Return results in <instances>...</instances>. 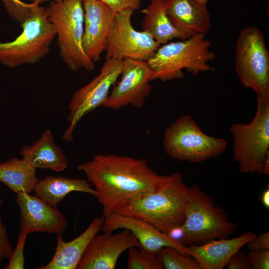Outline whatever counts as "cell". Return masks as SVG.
Segmentation results:
<instances>
[{"label":"cell","mask_w":269,"mask_h":269,"mask_svg":"<svg viewBox=\"0 0 269 269\" xmlns=\"http://www.w3.org/2000/svg\"><path fill=\"white\" fill-rule=\"evenodd\" d=\"M77 169L95 187L104 217L154 190L164 177L151 169L146 159L114 154L95 155Z\"/></svg>","instance_id":"obj_1"},{"label":"cell","mask_w":269,"mask_h":269,"mask_svg":"<svg viewBox=\"0 0 269 269\" xmlns=\"http://www.w3.org/2000/svg\"><path fill=\"white\" fill-rule=\"evenodd\" d=\"M190 192V186L177 171L164 175L156 189L120 207L116 213L144 220L167 234L183 224Z\"/></svg>","instance_id":"obj_2"},{"label":"cell","mask_w":269,"mask_h":269,"mask_svg":"<svg viewBox=\"0 0 269 269\" xmlns=\"http://www.w3.org/2000/svg\"><path fill=\"white\" fill-rule=\"evenodd\" d=\"M211 45L202 34L161 45L147 61L153 72L152 80L165 82L182 79L183 69L194 75L213 70L208 63L215 58Z\"/></svg>","instance_id":"obj_3"},{"label":"cell","mask_w":269,"mask_h":269,"mask_svg":"<svg viewBox=\"0 0 269 269\" xmlns=\"http://www.w3.org/2000/svg\"><path fill=\"white\" fill-rule=\"evenodd\" d=\"M233 159L244 173L269 174V95L257 97V108L249 123L232 125Z\"/></svg>","instance_id":"obj_4"},{"label":"cell","mask_w":269,"mask_h":269,"mask_svg":"<svg viewBox=\"0 0 269 269\" xmlns=\"http://www.w3.org/2000/svg\"><path fill=\"white\" fill-rule=\"evenodd\" d=\"M49 20L57 36V44L63 62L72 71L81 68L92 71L95 62L83 46L84 9L82 0L50 2L46 8Z\"/></svg>","instance_id":"obj_5"},{"label":"cell","mask_w":269,"mask_h":269,"mask_svg":"<svg viewBox=\"0 0 269 269\" xmlns=\"http://www.w3.org/2000/svg\"><path fill=\"white\" fill-rule=\"evenodd\" d=\"M32 3L28 16L20 25L21 33L11 41L0 42V62L10 68L38 63L48 54L56 37L46 9Z\"/></svg>","instance_id":"obj_6"},{"label":"cell","mask_w":269,"mask_h":269,"mask_svg":"<svg viewBox=\"0 0 269 269\" xmlns=\"http://www.w3.org/2000/svg\"><path fill=\"white\" fill-rule=\"evenodd\" d=\"M190 189L185 219L181 225L184 232L183 245H201L234 234L238 225L230 221L225 210L198 186L192 185Z\"/></svg>","instance_id":"obj_7"},{"label":"cell","mask_w":269,"mask_h":269,"mask_svg":"<svg viewBox=\"0 0 269 269\" xmlns=\"http://www.w3.org/2000/svg\"><path fill=\"white\" fill-rule=\"evenodd\" d=\"M162 143L171 157L192 163L216 157L227 147L225 139L205 134L190 115L179 117L166 129Z\"/></svg>","instance_id":"obj_8"},{"label":"cell","mask_w":269,"mask_h":269,"mask_svg":"<svg viewBox=\"0 0 269 269\" xmlns=\"http://www.w3.org/2000/svg\"><path fill=\"white\" fill-rule=\"evenodd\" d=\"M235 70L242 85L257 97L269 95V52L263 33L255 26H246L239 34Z\"/></svg>","instance_id":"obj_9"},{"label":"cell","mask_w":269,"mask_h":269,"mask_svg":"<svg viewBox=\"0 0 269 269\" xmlns=\"http://www.w3.org/2000/svg\"><path fill=\"white\" fill-rule=\"evenodd\" d=\"M123 65V60H106L99 74L73 93L68 107L69 126L63 134V141H72L74 131L81 119L98 107L103 106L111 87L121 75Z\"/></svg>","instance_id":"obj_10"},{"label":"cell","mask_w":269,"mask_h":269,"mask_svg":"<svg viewBox=\"0 0 269 269\" xmlns=\"http://www.w3.org/2000/svg\"><path fill=\"white\" fill-rule=\"evenodd\" d=\"M132 10L116 12L106 49V60L132 59L147 61L161 45L147 32L135 30Z\"/></svg>","instance_id":"obj_11"},{"label":"cell","mask_w":269,"mask_h":269,"mask_svg":"<svg viewBox=\"0 0 269 269\" xmlns=\"http://www.w3.org/2000/svg\"><path fill=\"white\" fill-rule=\"evenodd\" d=\"M153 72L147 61L123 60L121 80L110 92L103 107L117 110L126 106L143 107L151 91Z\"/></svg>","instance_id":"obj_12"},{"label":"cell","mask_w":269,"mask_h":269,"mask_svg":"<svg viewBox=\"0 0 269 269\" xmlns=\"http://www.w3.org/2000/svg\"><path fill=\"white\" fill-rule=\"evenodd\" d=\"M133 247L140 248L136 238L128 229L117 234L105 232L97 234L86 248L76 269H114L122 253Z\"/></svg>","instance_id":"obj_13"},{"label":"cell","mask_w":269,"mask_h":269,"mask_svg":"<svg viewBox=\"0 0 269 269\" xmlns=\"http://www.w3.org/2000/svg\"><path fill=\"white\" fill-rule=\"evenodd\" d=\"M83 46L87 56L99 61L106 51L116 12L100 0H83Z\"/></svg>","instance_id":"obj_14"},{"label":"cell","mask_w":269,"mask_h":269,"mask_svg":"<svg viewBox=\"0 0 269 269\" xmlns=\"http://www.w3.org/2000/svg\"><path fill=\"white\" fill-rule=\"evenodd\" d=\"M15 201L20 213V231L28 234L48 232L58 235L66 230L67 220L56 207L25 192L16 194Z\"/></svg>","instance_id":"obj_15"},{"label":"cell","mask_w":269,"mask_h":269,"mask_svg":"<svg viewBox=\"0 0 269 269\" xmlns=\"http://www.w3.org/2000/svg\"><path fill=\"white\" fill-rule=\"evenodd\" d=\"M120 229L130 230L137 239L140 248L151 253L159 254L163 248L171 247L188 255L186 246L173 241L166 234L144 220L116 212L105 217L101 230L103 232Z\"/></svg>","instance_id":"obj_16"},{"label":"cell","mask_w":269,"mask_h":269,"mask_svg":"<svg viewBox=\"0 0 269 269\" xmlns=\"http://www.w3.org/2000/svg\"><path fill=\"white\" fill-rule=\"evenodd\" d=\"M256 235L253 232H248L230 239H217L186 247L188 255L196 260L201 269H223L232 256Z\"/></svg>","instance_id":"obj_17"},{"label":"cell","mask_w":269,"mask_h":269,"mask_svg":"<svg viewBox=\"0 0 269 269\" xmlns=\"http://www.w3.org/2000/svg\"><path fill=\"white\" fill-rule=\"evenodd\" d=\"M167 15L175 27L189 37L206 35L211 27L210 15L206 6L194 0H166Z\"/></svg>","instance_id":"obj_18"},{"label":"cell","mask_w":269,"mask_h":269,"mask_svg":"<svg viewBox=\"0 0 269 269\" xmlns=\"http://www.w3.org/2000/svg\"><path fill=\"white\" fill-rule=\"evenodd\" d=\"M105 217L94 218L86 230L76 238L65 242L61 234L57 235V246L51 260L38 269H76L91 240L102 230Z\"/></svg>","instance_id":"obj_19"},{"label":"cell","mask_w":269,"mask_h":269,"mask_svg":"<svg viewBox=\"0 0 269 269\" xmlns=\"http://www.w3.org/2000/svg\"><path fill=\"white\" fill-rule=\"evenodd\" d=\"M19 153L24 160L35 168L60 172L67 166L66 155L63 149L55 143L50 130H45L40 138L31 145L23 146Z\"/></svg>","instance_id":"obj_20"},{"label":"cell","mask_w":269,"mask_h":269,"mask_svg":"<svg viewBox=\"0 0 269 269\" xmlns=\"http://www.w3.org/2000/svg\"><path fill=\"white\" fill-rule=\"evenodd\" d=\"M166 0H151L141 12L144 14L142 30L147 32L160 45L174 38L185 40L190 37L172 24L166 9Z\"/></svg>","instance_id":"obj_21"},{"label":"cell","mask_w":269,"mask_h":269,"mask_svg":"<svg viewBox=\"0 0 269 269\" xmlns=\"http://www.w3.org/2000/svg\"><path fill=\"white\" fill-rule=\"evenodd\" d=\"M34 191L36 196L54 207L68 193L73 191L97 195L96 190L91 187L88 180L53 176L39 180Z\"/></svg>","instance_id":"obj_22"},{"label":"cell","mask_w":269,"mask_h":269,"mask_svg":"<svg viewBox=\"0 0 269 269\" xmlns=\"http://www.w3.org/2000/svg\"><path fill=\"white\" fill-rule=\"evenodd\" d=\"M36 169L23 158L12 157L0 163V181L15 193L30 194L39 181Z\"/></svg>","instance_id":"obj_23"},{"label":"cell","mask_w":269,"mask_h":269,"mask_svg":"<svg viewBox=\"0 0 269 269\" xmlns=\"http://www.w3.org/2000/svg\"><path fill=\"white\" fill-rule=\"evenodd\" d=\"M127 268L128 269H164L159 254H154L141 248L129 249Z\"/></svg>","instance_id":"obj_24"},{"label":"cell","mask_w":269,"mask_h":269,"mask_svg":"<svg viewBox=\"0 0 269 269\" xmlns=\"http://www.w3.org/2000/svg\"><path fill=\"white\" fill-rule=\"evenodd\" d=\"M160 256L165 269H201L199 264L193 257L171 247L163 248Z\"/></svg>","instance_id":"obj_25"},{"label":"cell","mask_w":269,"mask_h":269,"mask_svg":"<svg viewBox=\"0 0 269 269\" xmlns=\"http://www.w3.org/2000/svg\"><path fill=\"white\" fill-rule=\"evenodd\" d=\"M10 17L21 25L28 16L32 3L21 0H1Z\"/></svg>","instance_id":"obj_26"},{"label":"cell","mask_w":269,"mask_h":269,"mask_svg":"<svg viewBox=\"0 0 269 269\" xmlns=\"http://www.w3.org/2000/svg\"><path fill=\"white\" fill-rule=\"evenodd\" d=\"M28 234L20 231L15 248L12 251L9 263L5 269H23L24 268V248Z\"/></svg>","instance_id":"obj_27"},{"label":"cell","mask_w":269,"mask_h":269,"mask_svg":"<svg viewBox=\"0 0 269 269\" xmlns=\"http://www.w3.org/2000/svg\"><path fill=\"white\" fill-rule=\"evenodd\" d=\"M3 204L0 197V261L9 259L12 252V248L9 241L6 226L3 224L0 215V209Z\"/></svg>","instance_id":"obj_28"},{"label":"cell","mask_w":269,"mask_h":269,"mask_svg":"<svg viewBox=\"0 0 269 269\" xmlns=\"http://www.w3.org/2000/svg\"><path fill=\"white\" fill-rule=\"evenodd\" d=\"M247 256L253 269H269V249L250 251Z\"/></svg>","instance_id":"obj_29"},{"label":"cell","mask_w":269,"mask_h":269,"mask_svg":"<svg viewBox=\"0 0 269 269\" xmlns=\"http://www.w3.org/2000/svg\"><path fill=\"white\" fill-rule=\"evenodd\" d=\"M118 12L125 10L134 11L140 8L142 0H100Z\"/></svg>","instance_id":"obj_30"},{"label":"cell","mask_w":269,"mask_h":269,"mask_svg":"<svg viewBox=\"0 0 269 269\" xmlns=\"http://www.w3.org/2000/svg\"><path fill=\"white\" fill-rule=\"evenodd\" d=\"M227 267L228 269H253L247 254L240 249L232 256Z\"/></svg>","instance_id":"obj_31"},{"label":"cell","mask_w":269,"mask_h":269,"mask_svg":"<svg viewBox=\"0 0 269 269\" xmlns=\"http://www.w3.org/2000/svg\"><path fill=\"white\" fill-rule=\"evenodd\" d=\"M247 245L251 251L269 249V232L256 235Z\"/></svg>","instance_id":"obj_32"},{"label":"cell","mask_w":269,"mask_h":269,"mask_svg":"<svg viewBox=\"0 0 269 269\" xmlns=\"http://www.w3.org/2000/svg\"><path fill=\"white\" fill-rule=\"evenodd\" d=\"M166 234L173 241L183 245V243L184 238V232L181 225L173 228Z\"/></svg>","instance_id":"obj_33"},{"label":"cell","mask_w":269,"mask_h":269,"mask_svg":"<svg viewBox=\"0 0 269 269\" xmlns=\"http://www.w3.org/2000/svg\"><path fill=\"white\" fill-rule=\"evenodd\" d=\"M262 203L266 208H269V189H266L262 193L261 197Z\"/></svg>","instance_id":"obj_34"},{"label":"cell","mask_w":269,"mask_h":269,"mask_svg":"<svg viewBox=\"0 0 269 269\" xmlns=\"http://www.w3.org/2000/svg\"><path fill=\"white\" fill-rule=\"evenodd\" d=\"M61 0H31L32 3H37L38 4H41L42 3L45 2L49 1V2H55Z\"/></svg>","instance_id":"obj_35"},{"label":"cell","mask_w":269,"mask_h":269,"mask_svg":"<svg viewBox=\"0 0 269 269\" xmlns=\"http://www.w3.org/2000/svg\"><path fill=\"white\" fill-rule=\"evenodd\" d=\"M196 2L199 3V4L203 5V6H206L207 5V3L209 0H194Z\"/></svg>","instance_id":"obj_36"}]
</instances>
